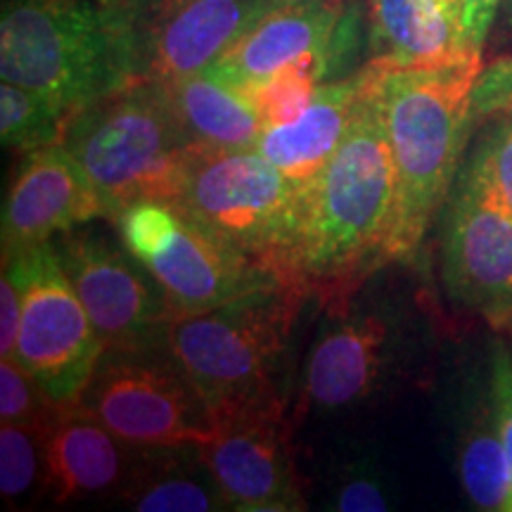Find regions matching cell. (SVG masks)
<instances>
[{
	"label": "cell",
	"mask_w": 512,
	"mask_h": 512,
	"mask_svg": "<svg viewBox=\"0 0 512 512\" xmlns=\"http://www.w3.org/2000/svg\"><path fill=\"white\" fill-rule=\"evenodd\" d=\"M377 79L349 136L304 190L287 283L320 309L344 304L389 266L396 188Z\"/></svg>",
	"instance_id": "1"
},
{
	"label": "cell",
	"mask_w": 512,
	"mask_h": 512,
	"mask_svg": "<svg viewBox=\"0 0 512 512\" xmlns=\"http://www.w3.org/2000/svg\"><path fill=\"white\" fill-rule=\"evenodd\" d=\"M482 64V57L418 69L384 64L377 79L396 188L389 264L413 259L456 181L472 128L470 95Z\"/></svg>",
	"instance_id": "2"
},
{
	"label": "cell",
	"mask_w": 512,
	"mask_h": 512,
	"mask_svg": "<svg viewBox=\"0 0 512 512\" xmlns=\"http://www.w3.org/2000/svg\"><path fill=\"white\" fill-rule=\"evenodd\" d=\"M136 79L133 19L98 0L0 3V81L46 95L72 117Z\"/></svg>",
	"instance_id": "3"
},
{
	"label": "cell",
	"mask_w": 512,
	"mask_h": 512,
	"mask_svg": "<svg viewBox=\"0 0 512 512\" xmlns=\"http://www.w3.org/2000/svg\"><path fill=\"white\" fill-rule=\"evenodd\" d=\"M306 299L299 287L283 283L171 320L166 347L200 389L211 415L285 401L280 373Z\"/></svg>",
	"instance_id": "4"
},
{
	"label": "cell",
	"mask_w": 512,
	"mask_h": 512,
	"mask_svg": "<svg viewBox=\"0 0 512 512\" xmlns=\"http://www.w3.org/2000/svg\"><path fill=\"white\" fill-rule=\"evenodd\" d=\"M62 145L91 178L110 221L136 202L174 200L190 155L164 86L152 79L83 105L69 117Z\"/></svg>",
	"instance_id": "5"
},
{
	"label": "cell",
	"mask_w": 512,
	"mask_h": 512,
	"mask_svg": "<svg viewBox=\"0 0 512 512\" xmlns=\"http://www.w3.org/2000/svg\"><path fill=\"white\" fill-rule=\"evenodd\" d=\"M304 190L259 147L190 150L171 202L287 283Z\"/></svg>",
	"instance_id": "6"
},
{
	"label": "cell",
	"mask_w": 512,
	"mask_h": 512,
	"mask_svg": "<svg viewBox=\"0 0 512 512\" xmlns=\"http://www.w3.org/2000/svg\"><path fill=\"white\" fill-rule=\"evenodd\" d=\"M119 240L162 287L171 313L185 316L283 285L174 202L143 200L114 219Z\"/></svg>",
	"instance_id": "7"
},
{
	"label": "cell",
	"mask_w": 512,
	"mask_h": 512,
	"mask_svg": "<svg viewBox=\"0 0 512 512\" xmlns=\"http://www.w3.org/2000/svg\"><path fill=\"white\" fill-rule=\"evenodd\" d=\"M136 451L207 446L216 422L169 347L105 351L81 401Z\"/></svg>",
	"instance_id": "8"
},
{
	"label": "cell",
	"mask_w": 512,
	"mask_h": 512,
	"mask_svg": "<svg viewBox=\"0 0 512 512\" xmlns=\"http://www.w3.org/2000/svg\"><path fill=\"white\" fill-rule=\"evenodd\" d=\"M363 31L366 12L351 0H278L204 72L245 95L292 69H313L330 83L356 72Z\"/></svg>",
	"instance_id": "9"
},
{
	"label": "cell",
	"mask_w": 512,
	"mask_h": 512,
	"mask_svg": "<svg viewBox=\"0 0 512 512\" xmlns=\"http://www.w3.org/2000/svg\"><path fill=\"white\" fill-rule=\"evenodd\" d=\"M22 292L15 356L60 406L79 403L105 347L57 254L55 242L3 261Z\"/></svg>",
	"instance_id": "10"
},
{
	"label": "cell",
	"mask_w": 512,
	"mask_h": 512,
	"mask_svg": "<svg viewBox=\"0 0 512 512\" xmlns=\"http://www.w3.org/2000/svg\"><path fill=\"white\" fill-rule=\"evenodd\" d=\"M53 242L105 351L166 347L174 313L162 287L124 242L83 226Z\"/></svg>",
	"instance_id": "11"
},
{
	"label": "cell",
	"mask_w": 512,
	"mask_h": 512,
	"mask_svg": "<svg viewBox=\"0 0 512 512\" xmlns=\"http://www.w3.org/2000/svg\"><path fill=\"white\" fill-rule=\"evenodd\" d=\"M323 309L302 373V411L339 413L366 406L399 366V325L370 297Z\"/></svg>",
	"instance_id": "12"
},
{
	"label": "cell",
	"mask_w": 512,
	"mask_h": 512,
	"mask_svg": "<svg viewBox=\"0 0 512 512\" xmlns=\"http://www.w3.org/2000/svg\"><path fill=\"white\" fill-rule=\"evenodd\" d=\"M214 422V439L200 451L230 510H306L285 401L223 408Z\"/></svg>",
	"instance_id": "13"
},
{
	"label": "cell",
	"mask_w": 512,
	"mask_h": 512,
	"mask_svg": "<svg viewBox=\"0 0 512 512\" xmlns=\"http://www.w3.org/2000/svg\"><path fill=\"white\" fill-rule=\"evenodd\" d=\"M278 0H143L133 19L138 79L200 74Z\"/></svg>",
	"instance_id": "14"
},
{
	"label": "cell",
	"mask_w": 512,
	"mask_h": 512,
	"mask_svg": "<svg viewBox=\"0 0 512 512\" xmlns=\"http://www.w3.org/2000/svg\"><path fill=\"white\" fill-rule=\"evenodd\" d=\"M446 290L496 332H512V214L460 181L444 235Z\"/></svg>",
	"instance_id": "15"
},
{
	"label": "cell",
	"mask_w": 512,
	"mask_h": 512,
	"mask_svg": "<svg viewBox=\"0 0 512 512\" xmlns=\"http://www.w3.org/2000/svg\"><path fill=\"white\" fill-rule=\"evenodd\" d=\"M107 219L105 204L62 143L24 155L3 202V261Z\"/></svg>",
	"instance_id": "16"
},
{
	"label": "cell",
	"mask_w": 512,
	"mask_h": 512,
	"mask_svg": "<svg viewBox=\"0 0 512 512\" xmlns=\"http://www.w3.org/2000/svg\"><path fill=\"white\" fill-rule=\"evenodd\" d=\"M136 456L83 403L60 406L43 430V491L55 503L119 498Z\"/></svg>",
	"instance_id": "17"
},
{
	"label": "cell",
	"mask_w": 512,
	"mask_h": 512,
	"mask_svg": "<svg viewBox=\"0 0 512 512\" xmlns=\"http://www.w3.org/2000/svg\"><path fill=\"white\" fill-rule=\"evenodd\" d=\"M380 69L368 60L354 74L323 83L299 117L268 126L256 147L292 181L309 185L354 128Z\"/></svg>",
	"instance_id": "18"
},
{
	"label": "cell",
	"mask_w": 512,
	"mask_h": 512,
	"mask_svg": "<svg viewBox=\"0 0 512 512\" xmlns=\"http://www.w3.org/2000/svg\"><path fill=\"white\" fill-rule=\"evenodd\" d=\"M368 60L394 69L444 67L467 60L458 10L441 0H368Z\"/></svg>",
	"instance_id": "19"
},
{
	"label": "cell",
	"mask_w": 512,
	"mask_h": 512,
	"mask_svg": "<svg viewBox=\"0 0 512 512\" xmlns=\"http://www.w3.org/2000/svg\"><path fill=\"white\" fill-rule=\"evenodd\" d=\"M190 150H245L259 145L266 121L245 93L211 72L159 81Z\"/></svg>",
	"instance_id": "20"
},
{
	"label": "cell",
	"mask_w": 512,
	"mask_h": 512,
	"mask_svg": "<svg viewBox=\"0 0 512 512\" xmlns=\"http://www.w3.org/2000/svg\"><path fill=\"white\" fill-rule=\"evenodd\" d=\"M119 501L138 512L230 510L200 446L138 451Z\"/></svg>",
	"instance_id": "21"
},
{
	"label": "cell",
	"mask_w": 512,
	"mask_h": 512,
	"mask_svg": "<svg viewBox=\"0 0 512 512\" xmlns=\"http://www.w3.org/2000/svg\"><path fill=\"white\" fill-rule=\"evenodd\" d=\"M458 475L477 510L512 512V472L491 392L467 420L458 448Z\"/></svg>",
	"instance_id": "22"
},
{
	"label": "cell",
	"mask_w": 512,
	"mask_h": 512,
	"mask_svg": "<svg viewBox=\"0 0 512 512\" xmlns=\"http://www.w3.org/2000/svg\"><path fill=\"white\" fill-rule=\"evenodd\" d=\"M69 114L46 95L17 83L0 81V138L17 155L62 143Z\"/></svg>",
	"instance_id": "23"
},
{
	"label": "cell",
	"mask_w": 512,
	"mask_h": 512,
	"mask_svg": "<svg viewBox=\"0 0 512 512\" xmlns=\"http://www.w3.org/2000/svg\"><path fill=\"white\" fill-rule=\"evenodd\" d=\"M460 181L512 214V112L491 119Z\"/></svg>",
	"instance_id": "24"
},
{
	"label": "cell",
	"mask_w": 512,
	"mask_h": 512,
	"mask_svg": "<svg viewBox=\"0 0 512 512\" xmlns=\"http://www.w3.org/2000/svg\"><path fill=\"white\" fill-rule=\"evenodd\" d=\"M43 491V432L0 422V494L8 505Z\"/></svg>",
	"instance_id": "25"
},
{
	"label": "cell",
	"mask_w": 512,
	"mask_h": 512,
	"mask_svg": "<svg viewBox=\"0 0 512 512\" xmlns=\"http://www.w3.org/2000/svg\"><path fill=\"white\" fill-rule=\"evenodd\" d=\"M328 508L339 512H384L392 508L387 477L373 456L356 453L339 460L330 472Z\"/></svg>",
	"instance_id": "26"
},
{
	"label": "cell",
	"mask_w": 512,
	"mask_h": 512,
	"mask_svg": "<svg viewBox=\"0 0 512 512\" xmlns=\"http://www.w3.org/2000/svg\"><path fill=\"white\" fill-rule=\"evenodd\" d=\"M60 403L46 394L17 358L0 361V422H15L34 430H46Z\"/></svg>",
	"instance_id": "27"
},
{
	"label": "cell",
	"mask_w": 512,
	"mask_h": 512,
	"mask_svg": "<svg viewBox=\"0 0 512 512\" xmlns=\"http://www.w3.org/2000/svg\"><path fill=\"white\" fill-rule=\"evenodd\" d=\"M512 112V57L482 64L470 95V124L475 128L501 114Z\"/></svg>",
	"instance_id": "28"
},
{
	"label": "cell",
	"mask_w": 512,
	"mask_h": 512,
	"mask_svg": "<svg viewBox=\"0 0 512 512\" xmlns=\"http://www.w3.org/2000/svg\"><path fill=\"white\" fill-rule=\"evenodd\" d=\"M489 392L512 472V342L496 344L494 356H491Z\"/></svg>",
	"instance_id": "29"
},
{
	"label": "cell",
	"mask_w": 512,
	"mask_h": 512,
	"mask_svg": "<svg viewBox=\"0 0 512 512\" xmlns=\"http://www.w3.org/2000/svg\"><path fill=\"white\" fill-rule=\"evenodd\" d=\"M501 0H458L460 48L465 55L482 57L486 36L494 27Z\"/></svg>",
	"instance_id": "30"
},
{
	"label": "cell",
	"mask_w": 512,
	"mask_h": 512,
	"mask_svg": "<svg viewBox=\"0 0 512 512\" xmlns=\"http://www.w3.org/2000/svg\"><path fill=\"white\" fill-rule=\"evenodd\" d=\"M19 325H22V292L10 268L3 266L0 278V356H15Z\"/></svg>",
	"instance_id": "31"
},
{
	"label": "cell",
	"mask_w": 512,
	"mask_h": 512,
	"mask_svg": "<svg viewBox=\"0 0 512 512\" xmlns=\"http://www.w3.org/2000/svg\"><path fill=\"white\" fill-rule=\"evenodd\" d=\"M98 3L102 5V8L117 12V15H121V17L136 19V12L143 0H98Z\"/></svg>",
	"instance_id": "32"
},
{
	"label": "cell",
	"mask_w": 512,
	"mask_h": 512,
	"mask_svg": "<svg viewBox=\"0 0 512 512\" xmlns=\"http://www.w3.org/2000/svg\"><path fill=\"white\" fill-rule=\"evenodd\" d=\"M501 8H503V15H505V24L512 29V0H501Z\"/></svg>",
	"instance_id": "33"
},
{
	"label": "cell",
	"mask_w": 512,
	"mask_h": 512,
	"mask_svg": "<svg viewBox=\"0 0 512 512\" xmlns=\"http://www.w3.org/2000/svg\"><path fill=\"white\" fill-rule=\"evenodd\" d=\"M441 3H444V5H451V8H456V10H458V0H441Z\"/></svg>",
	"instance_id": "34"
}]
</instances>
